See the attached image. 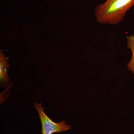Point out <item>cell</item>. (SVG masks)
Wrapping results in <instances>:
<instances>
[{
  "label": "cell",
  "instance_id": "6da1fadb",
  "mask_svg": "<svg viewBox=\"0 0 134 134\" xmlns=\"http://www.w3.org/2000/svg\"><path fill=\"white\" fill-rule=\"evenodd\" d=\"M134 6V0H106L95 8L94 15L100 24L115 25L122 21Z\"/></svg>",
  "mask_w": 134,
  "mask_h": 134
},
{
  "label": "cell",
  "instance_id": "7a4b0ae2",
  "mask_svg": "<svg viewBox=\"0 0 134 134\" xmlns=\"http://www.w3.org/2000/svg\"><path fill=\"white\" fill-rule=\"evenodd\" d=\"M34 107L37 110L41 121L42 134H53L62 133L71 129L72 126L66 124V121H61L56 122L53 121L44 112V108L42 107L41 103L34 102Z\"/></svg>",
  "mask_w": 134,
  "mask_h": 134
},
{
  "label": "cell",
  "instance_id": "3957f363",
  "mask_svg": "<svg viewBox=\"0 0 134 134\" xmlns=\"http://www.w3.org/2000/svg\"><path fill=\"white\" fill-rule=\"evenodd\" d=\"M9 63L8 62V58L2 51L0 54V79L1 87L5 86L9 81L10 77L8 75V69Z\"/></svg>",
  "mask_w": 134,
  "mask_h": 134
},
{
  "label": "cell",
  "instance_id": "277c9868",
  "mask_svg": "<svg viewBox=\"0 0 134 134\" xmlns=\"http://www.w3.org/2000/svg\"><path fill=\"white\" fill-rule=\"evenodd\" d=\"M127 48L131 50L132 58L127 65V68L134 75V35L126 37Z\"/></svg>",
  "mask_w": 134,
  "mask_h": 134
},
{
  "label": "cell",
  "instance_id": "5b68a950",
  "mask_svg": "<svg viewBox=\"0 0 134 134\" xmlns=\"http://www.w3.org/2000/svg\"></svg>",
  "mask_w": 134,
  "mask_h": 134
}]
</instances>
